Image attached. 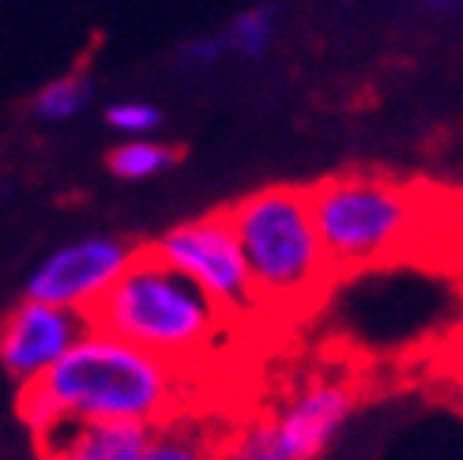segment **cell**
<instances>
[{
  "label": "cell",
  "mask_w": 463,
  "mask_h": 460,
  "mask_svg": "<svg viewBox=\"0 0 463 460\" xmlns=\"http://www.w3.org/2000/svg\"><path fill=\"white\" fill-rule=\"evenodd\" d=\"M189 370L136 343L90 332L42 381L19 388V419L42 442L64 423H136L158 430L189 400Z\"/></svg>",
  "instance_id": "1"
},
{
  "label": "cell",
  "mask_w": 463,
  "mask_h": 460,
  "mask_svg": "<svg viewBox=\"0 0 463 460\" xmlns=\"http://www.w3.org/2000/svg\"><path fill=\"white\" fill-rule=\"evenodd\" d=\"M90 325L193 374V366L222 351L234 321L189 275H181L151 245H144L121 283L90 313Z\"/></svg>",
  "instance_id": "2"
},
{
  "label": "cell",
  "mask_w": 463,
  "mask_h": 460,
  "mask_svg": "<svg viewBox=\"0 0 463 460\" xmlns=\"http://www.w3.org/2000/svg\"><path fill=\"white\" fill-rule=\"evenodd\" d=\"M226 216L238 230L264 313L283 317L309 310L335 280L328 249L317 230L309 189L268 186L230 204Z\"/></svg>",
  "instance_id": "3"
},
{
  "label": "cell",
  "mask_w": 463,
  "mask_h": 460,
  "mask_svg": "<svg viewBox=\"0 0 463 460\" xmlns=\"http://www.w3.org/2000/svg\"><path fill=\"white\" fill-rule=\"evenodd\" d=\"M309 196L335 275L403 257L426 219L422 189L384 174H335L309 186Z\"/></svg>",
  "instance_id": "4"
},
{
  "label": "cell",
  "mask_w": 463,
  "mask_h": 460,
  "mask_svg": "<svg viewBox=\"0 0 463 460\" xmlns=\"http://www.w3.org/2000/svg\"><path fill=\"white\" fill-rule=\"evenodd\" d=\"M354 411V388L339 378H313L271 416L249 419L219 460H317Z\"/></svg>",
  "instance_id": "5"
},
{
  "label": "cell",
  "mask_w": 463,
  "mask_h": 460,
  "mask_svg": "<svg viewBox=\"0 0 463 460\" xmlns=\"http://www.w3.org/2000/svg\"><path fill=\"white\" fill-rule=\"evenodd\" d=\"M151 249L170 268L189 275L234 325L264 317V302L257 294V283H252L245 249L226 212H207L200 219L162 230L151 242Z\"/></svg>",
  "instance_id": "6"
},
{
  "label": "cell",
  "mask_w": 463,
  "mask_h": 460,
  "mask_svg": "<svg viewBox=\"0 0 463 460\" xmlns=\"http://www.w3.org/2000/svg\"><path fill=\"white\" fill-rule=\"evenodd\" d=\"M136 245L113 235H83L57 245L23 280V298L90 317L136 261Z\"/></svg>",
  "instance_id": "7"
},
{
  "label": "cell",
  "mask_w": 463,
  "mask_h": 460,
  "mask_svg": "<svg viewBox=\"0 0 463 460\" xmlns=\"http://www.w3.org/2000/svg\"><path fill=\"white\" fill-rule=\"evenodd\" d=\"M87 332L90 317L19 298L0 325V366L19 388H27L50 374Z\"/></svg>",
  "instance_id": "8"
},
{
  "label": "cell",
  "mask_w": 463,
  "mask_h": 460,
  "mask_svg": "<svg viewBox=\"0 0 463 460\" xmlns=\"http://www.w3.org/2000/svg\"><path fill=\"white\" fill-rule=\"evenodd\" d=\"M151 434L136 423H64L38 442V453L42 460H140Z\"/></svg>",
  "instance_id": "9"
},
{
  "label": "cell",
  "mask_w": 463,
  "mask_h": 460,
  "mask_svg": "<svg viewBox=\"0 0 463 460\" xmlns=\"http://www.w3.org/2000/svg\"><path fill=\"white\" fill-rule=\"evenodd\" d=\"M177 163V151L170 144H158V140H121L113 144L106 155V170L118 177V181H147L166 174Z\"/></svg>",
  "instance_id": "10"
},
{
  "label": "cell",
  "mask_w": 463,
  "mask_h": 460,
  "mask_svg": "<svg viewBox=\"0 0 463 460\" xmlns=\"http://www.w3.org/2000/svg\"><path fill=\"white\" fill-rule=\"evenodd\" d=\"M95 99V83L87 72H64L50 83H42L34 95V113L42 121H72Z\"/></svg>",
  "instance_id": "11"
},
{
  "label": "cell",
  "mask_w": 463,
  "mask_h": 460,
  "mask_svg": "<svg viewBox=\"0 0 463 460\" xmlns=\"http://www.w3.org/2000/svg\"><path fill=\"white\" fill-rule=\"evenodd\" d=\"M275 31H279V23H275V8L271 5H252L245 12H238L234 19L226 23V45L230 53H238L245 61H257L271 50L275 42Z\"/></svg>",
  "instance_id": "12"
},
{
  "label": "cell",
  "mask_w": 463,
  "mask_h": 460,
  "mask_svg": "<svg viewBox=\"0 0 463 460\" xmlns=\"http://www.w3.org/2000/svg\"><path fill=\"white\" fill-rule=\"evenodd\" d=\"M140 460H219V449L203 438L193 423H166L151 434Z\"/></svg>",
  "instance_id": "13"
},
{
  "label": "cell",
  "mask_w": 463,
  "mask_h": 460,
  "mask_svg": "<svg viewBox=\"0 0 463 460\" xmlns=\"http://www.w3.org/2000/svg\"><path fill=\"white\" fill-rule=\"evenodd\" d=\"M106 125L118 136H125V140H147L162 125V113H158V106H151L144 99H121V102L106 106Z\"/></svg>",
  "instance_id": "14"
},
{
  "label": "cell",
  "mask_w": 463,
  "mask_h": 460,
  "mask_svg": "<svg viewBox=\"0 0 463 460\" xmlns=\"http://www.w3.org/2000/svg\"><path fill=\"white\" fill-rule=\"evenodd\" d=\"M230 53V45H226V34H196L189 38L177 50V64L181 68H212L219 64L222 57Z\"/></svg>",
  "instance_id": "15"
},
{
  "label": "cell",
  "mask_w": 463,
  "mask_h": 460,
  "mask_svg": "<svg viewBox=\"0 0 463 460\" xmlns=\"http://www.w3.org/2000/svg\"><path fill=\"white\" fill-rule=\"evenodd\" d=\"M422 8H430L433 15H459L463 12V0H419Z\"/></svg>",
  "instance_id": "16"
},
{
  "label": "cell",
  "mask_w": 463,
  "mask_h": 460,
  "mask_svg": "<svg viewBox=\"0 0 463 460\" xmlns=\"http://www.w3.org/2000/svg\"><path fill=\"white\" fill-rule=\"evenodd\" d=\"M459 355H463V332H459Z\"/></svg>",
  "instance_id": "17"
}]
</instances>
